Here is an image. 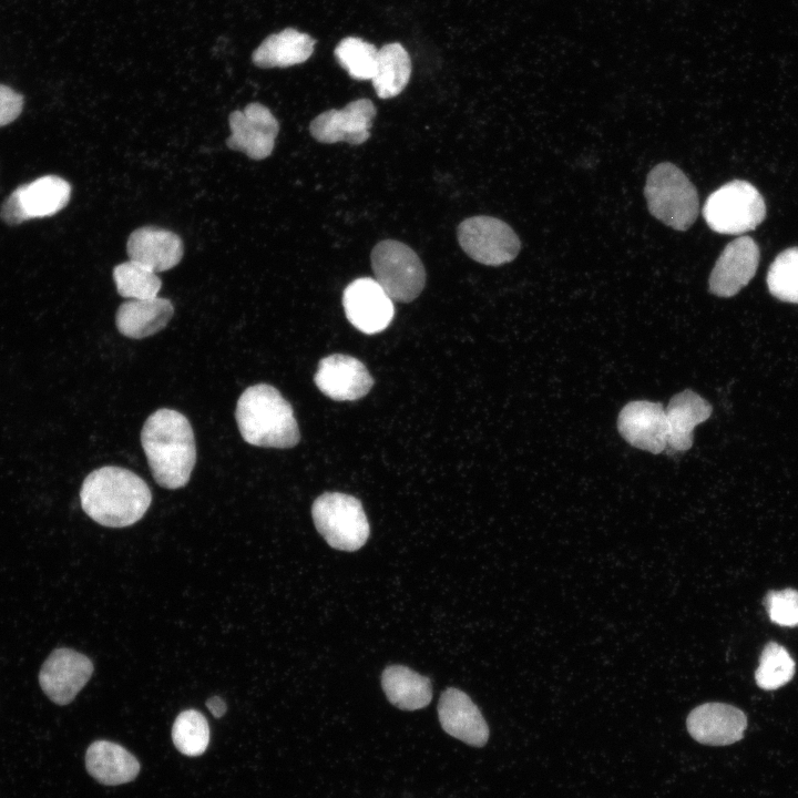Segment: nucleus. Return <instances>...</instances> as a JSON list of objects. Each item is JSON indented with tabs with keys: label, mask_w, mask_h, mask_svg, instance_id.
<instances>
[{
	"label": "nucleus",
	"mask_w": 798,
	"mask_h": 798,
	"mask_svg": "<svg viewBox=\"0 0 798 798\" xmlns=\"http://www.w3.org/2000/svg\"><path fill=\"white\" fill-rule=\"evenodd\" d=\"M85 766L94 779L108 786L129 782L140 771V764L130 751L108 740H96L89 746Z\"/></svg>",
	"instance_id": "obj_22"
},
{
	"label": "nucleus",
	"mask_w": 798,
	"mask_h": 798,
	"mask_svg": "<svg viewBox=\"0 0 798 798\" xmlns=\"http://www.w3.org/2000/svg\"><path fill=\"white\" fill-rule=\"evenodd\" d=\"M172 739L182 754L202 755L209 743V726L206 718L195 709L182 712L173 724Z\"/></svg>",
	"instance_id": "obj_29"
},
{
	"label": "nucleus",
	"mask_w": 798,
	"mask_h": 798,
	"mask_svg": "<svg viewBox=\"0 0 798 798\" xmlns=\"http://www.w3.org/2000/svg\"><path fill=\"white\" fill-rule=\"evenodd\" d=\"M458 242L473 260L499 266L512 262L519 254L521 243L505 222L491 216H472L458 226Z\"/></svg>",
	"instance_id": "obj_8"
},
{
	"label": "nucleus",
	"mask_w": 798,
	"mask_h": 798,
	"mask_svg": "<svg viewBox=\"0 0 798 798\" xmlns=\"http://www.w3.org/2000/svg\"><path fill=\"white\" fill-rule=\"evenodd\" d=\"M759 247L749 236L730 242L717 258L708 287L718 297L739 293L755 276L759 264Z\"/></svg>",
	"instance_id": "obj_15"
},
{
	"label": "nucleus",
	"mask_w": 798,
	"mask_h": 798,
	"mask_svg": "<svg viewBox=\"0 0 798 798\" xmlns=\"http://www.w3.org/2000/svg\"><path fill=\"white\" fill-rule=\"evenodd\" d=\"M235 418L243 439L252 446L287 449L299 442L293 407L270 385L245 389L237 400Z\"/></svg>",
	"instance_id": "obj_3"
},
{
	"label": "nucleus",
	"mask_w": 798,
	"mask_h": 798,
	"mask_svg": "<svg viewBox=\"0 0 798 798\" xmlns=\"http://www.w3.org/2000/svg\"><path fill=\"white\" fill-rule=\"evenodd\" d=\"M411 75V60L398 42L385 44L378 50V61L371 82L381 99L395 98L407 86Z\"/></svg>",
	"instance_id": "obj_25"
},
{
	"label": "nucleus",
	"mask_w": 798,
	"mask_h": 798,
	"mask_svg": "<svg viewBox=\"0 0 798 798\" xmlns=\"http://www.w3.org/2000/svg\"><path fill=\"white\" fill-rule=\"evenodd\" d=\"M438 717L450 736L474 747L489 739V727L478 706L462 690L450 687L440 696Z\"/></svg>",
	"instance_id": "obj_18"
},
{
	"label": "nucleus",
	"mask_w": 798,
	"mask_h": 798,
	"mask_svg": "<svg viewBox=\"0 0 798 798\" xmlns=\"http://www.w3.org/2000/svg\"><path fill=\"white\" fill-rule=\"evenodd\" d=\"M795 668V661L788 651L775 642H769L761 652L755 679L760 688L774 690L792 678Z\"/></svg>",
	"instance_id": "obj_28"
},
{
	"label": "nucleus",
	"mask_w": 798,
	"mask_h": 798,
	"mask_svg": "<svg viewBox=\"0 0 798 798\" xmlns=\"http://www.w3.org/2000/svg\"><path fill=\"white\" fill-rule=\"evenodd\" d=\"M644 195L649 213L676 231H687L698 216L699 201L694 184L669 162L659 163L651 170Z\"/></svg>",
	"instance_id": "obj_4"
},
{
	"label": "nucleus",
	"mask_w": 798,
	"mask_h": 798,
	"mask_svg": "<svg viewBox=\"0 0 798 798\" xmlns=\"http://www.w3.org/2000/svg\"><path fill=\"white\" fill-rule=\"evenodd\" d=\"M381 686L388 700L403 710L423 708L432 698L430 679L402 665L385 668Z\"/></svg>",
	"instance_id": "obj_24"
},
{
	"label": "nucleus",
	"mask_w": 798,
	"mask_h": 798,
	"mask_svg": "<svg viewBox=\"0 0 798 798\" xmlns=\"http://www.w3.org/2000/svg\"><path fill=\"white\" fill-rule=\"evenodd\" d=\"M127 255L155 273L176 266L184 253L181 237L156 226L140 227L131 233L126 244Z\"/></svg>",
	"instance_id": "obj_19"
},
{
	"label": "nucleus",
	"mask_w": 798,
	"mask_h": 798,
	"mask_svg": "<svg viewBox=\"0 0 798 798\" xmlns=\"http://www.w3.org/2000/svg\"><path fill=\"white\" fill-rule=\"evenodd\" d=\"M764 605L773 623L786 627L798 626L797 590L769 591L764 598Z\"/></svg>",
	"instance_id": "obj_31"
},
{
	"label": "nucleus",
	"mask_w": 798,
	"mask_h": 798,
	"mask_svg": "<svg viewBox=\"0 0 798 798\" xmlns=\"http://www.w3.org/2000/svg\"><path fill=\"white\" fill-rule=\"evenodd\" d=\"M767 286L774 297L798 304V247L777 255L767 273Z\"/></svg>",
	"instance_id": "obj_30"
},
{
	"label": "nucleus",
	"mask_w": 798,
	"mask_h": 798,
	"mask_svg": "<svg viewBox=\"0 0 798 798\" xmlns=\"http://www.w3.org/2000/svg\"><path fill=\"white\" fill-rule=\"evenodd\" d=\"M702 212L714 232L738 235L756 228L765 219L766 205L753 184L734 180L713 192Z\"/></svg>",
	"instance_id": "obj_5"
},
{
	"label": "nucleus",
	"mask_w": 798,
	"mask_h": 798,
	"mask_svg": "<svg viewBox=\"0 0 798 798\" xmlns=\"http://www.w3.org/2000/svg\"><path fill=\"white\" fill-rule=\"evenodd\" d=\"M83 511L95 522L110 528L129 526L143 518L151 505L146 482L134 472L114 466L92 471L80 491Z\"/></svg>",
	"instance_id": "obj_2"
},
{
	"label": "nucleus",
	"mask_w": 798,
	"mask_h": 798,
	"mask_svg": "<svg viewBox=\"0 0 798 798\" xmlns=\"http://www.w3.org/2000/svg\"><path fill=\"white\" fill-rule=\"evenodd\" d=\"M93 664L85 655L70 648H57L43 663L39 683L44 694L58 705L71 703L89 682Z\"/></svg>",
	"instance_id": "obj_13"
},
{
	"label": "nucleus",
	"mask_w": 798,
	"mask_h": 798,
	"mask_svg": "<svg viewBox=\"0 0 798 798\" xmlns=\"http://www.w3.org/2000/svg\"><path fill=\"white\" fill-rule=\"evenodd\" d=\"M317 531L334 549L356 551L367 541L370 528L361 502L349 494L326 492L313 503Z\"/></svg>",
	"instance_id": "obj_6"
},
{
	"label": "nucleus",
	"mask_w": 798,
	"mask_h": 798,
	"mask_svg": "<svg viewBox=\"0 0 798 798\" xmlns=\"http://www.w3.org/2000/svg\"><path fill=\"white\" fill-rule=\"evenodd\" d=\"M316 41L293 28L267 37L254 51L252 59L259 68H287L308 60Z\"/></svg>",
	"instance_id": "obj_23"
},
{
	"label": "nucleus",
	"mask_w": 798,
	"mask_h": 798,
	"mask_svg": "<svg viewBox=\"0 0 798 798\" xmlns=\"http://www.w3.org/2000/svg\"><path fill=\"white\" fill-rule=\"evenodd\" d=\"M377 110L369 99H358L344 109H331L317 115L309 125L311 136L320 143L347 142L359 145L370 136Z\"/></svg>",
	"instance_id": "obj_12"
},
{
	"label": "nucleus",
	"mask_w": 798,
	"mask_h": 798,
	"mask_svg": "<svg viewBox=\"0 0 798 798\" xmlns=\"http://www.w3.org/2000/svg\"><path fill=\"white\" fill-rule=\"evenodd\" d=\"M710 403L693 390L676 393L665 408L668 447L675 451H686L693 446L694 428L706 421L712 415Z\"/></svg>",
	"instance_id": "obj_20"
},
{
	"label": "nucleus",
	"mask_w": 798,
	"mask_h": 798,
	"mask_svg": "<svg viewBox=\"0 0 798 798\" xmlns=\"http://www.w3.org/2000/svg\"><path fill=\"white\" fill-rule=\"evenodd\" d=\"M173 314V304L166 298L129 299L117 308L115 324L122 335L142 339L161 331Z\"/></svg>",
	"instance_id": "obj_21"
},
{
	"label": "nucleus",
	"mask_w": 798,
	"mask_h": 798,
	"mask_svg": "<svg viewBox=\"0 0 798 798\" xmlns=\"http://www.w3.org/2000/svg\"><path fill=\"white\" fill-rule=\"evenodd\" d=\"M317 388L337 401H352L366 396L374 379L355 357L334 354L323 358L314 377Z\"/></svg>",
	"instance_id": "obj_16"
},
{
	"label": "nucleus",
	"mask_w": 798,
	"mask_h": 798,
	"mask_svg": "<svg viewBox=\"0 0 798 798\" xmlns=\"http://www.w3.org/2000/svg\"><path fill=\"white\" fill-rule=\"evenodd\" d=\"M22 109V95L0 83V126L13 122L20 115Z\"/></svg>",
	"instance_id": "obj_32"
},
{
	"label": "nucleus",
	"mask_w": 798,
	"mask_h": 798,
	"mask_svg": "<svg viewBox=\"0 0 798 798\" xmlns=\"http://www.w3.org/2000/svg\"><path fill=\"white\" fill-rule=\"evenodd\" d=\"M141 443L152 475L166 489L187 484L196 461L194 432L181 412L162 408L144 422Z\"/></svg>",
	"instance_id": "obj_1"
},
{
	"label": "nucleus",
	"mask_w": 798,
	"mask_h": 798,
	"mask_svg": "<svg viewBox=\"0 0 798 798\" xmlns=\"http://www.w3.org/2000/svg\"><path fill=\"white\" fill-rule=\"evenodd\" d=\"M337 62L355 80H372L378 61V49L357 37L342 39L335 49Z\"/></svg>",
	"instance_id": "obj_27"
},
{
	"label": "nucleus",
	"mask_w": 798,
	"mask_h": 798,
	"mask_svg": "<svg viewBox=\"0 0 798 798\" xmlns=\"http://www.w3.org/2000/svg\"><path fill=\"white\" fill-rule=\"evenodd\" d=\"M686 727L689 735L700 744L725 746L744 737L747 717L733 705L712 702L692 709Z\"/></svg>",
	"instance_id": "obj_17"
},
{
	"label": "nucleus",
	"mask_w": 798,
	"mask_h": 798,
	"mask_svg": "<svg viewBox=\"0 0 798 798\" xmlns=\"http://www.w3.org/2000/svg\"><path fill=\"white\" fill-rule=\"evenodd\" d=\"M617 430L631 446L653 454L668 446L666 412L659 402L630 401L620 411Z\"/></svg>",
	"instance_id": "obj_14"
},
{
	"label": "nucleus",
	"mask_w": 798,
	"mask_h": 798,
	"mask_svg": "<svg viewBox=\"0 0 798 798\" xmlns=\"http://www.w3.org/2000/svg\"><path fill=\"white\" fill-rule=\"evenodd\" d=\"M342 306L349 323L368 335L385 330L395 315L392 299L370 277L357 278L345 288Z\"/></svg>",
	"instance_id": "obj_11"
},
{
	"label": "nucleus",
	"mask_w": 798,
	"mask_h": 798,
	"mask_svg": "<svg viewBox=\"0 0 798 798\" xmlns=\"http://www.w3.org/2000/svg\"><path fill=\"white\" fill-rule=\"evenodd\" d=\"M71 191L70 183L60 176H41L17 187L4 200L0 216L8 225H18L54 215L66 206Z\"/></svg>",
	"instance_id": "obj_9"
},
{
	"label": "nucleus",
	"mask_w": 798,
	"mask_h": 798,
	"mask_svg": "<svg viewBox=\"0 0 798 798\" xmlns=\"http://www.w3.org/2000/svg\"><path fill=\"white\" fill-rule=\"evenodd\" d=\"M370 258L375 279L392 301L410 303L423 290V264L408 245L395 239L381 241L372 248Z\"/></svg>",
	"instance_id": "obj_7"
},
{
	"label": "nucleus",
	"mask_w": 798,
	"mask_h": 798,
	"mask_svg": "<svg viewBox=\"0 0 798 798\" xmlns=\"http://www.w3.org/2000/svg\"><path fill=\"white\" fill-rule=\"evenodd\" d=\"M157 273L127 260L113 268V279L120 296L129 299H149L157 297L162 287Z\"/></svg>",
	"instance_id": "obj_26"
},
{
	"label": "nucleus",
	"mask_w": 798,
	"mask_h": 798,
	"mask_svg": "<svg viewBox=\"0 0 798 798\" xmlns=\"http://www.w3.org/2000/svg\"><path fill=\"white\" fill-rule=\"evenodd\" d=\"M228 121L231 135L226 144L229 149L253 160H263L272 154L279 124L268 108L253 102L243 111H233Z\"/></svg>",
	"instance_id": "obj_10"
},
{
	"label": "nucleus",
	"mask_w": 798,
	"mask_h": 798,
	"mask_svg": "<svg viewBox=\"0 0 798 798\" xmlns=\"http://www.w3.org/2000/svg\"><path fill=\"white\" fill-rule=\"evenodd\" d=\"M206 706L216 718H219L223 715H225V713L227 710L226 703L218 696H213V697L208 698L206 700Z\"/></svg>",
	"instance_id": "obj_33"
}]
</instances>
